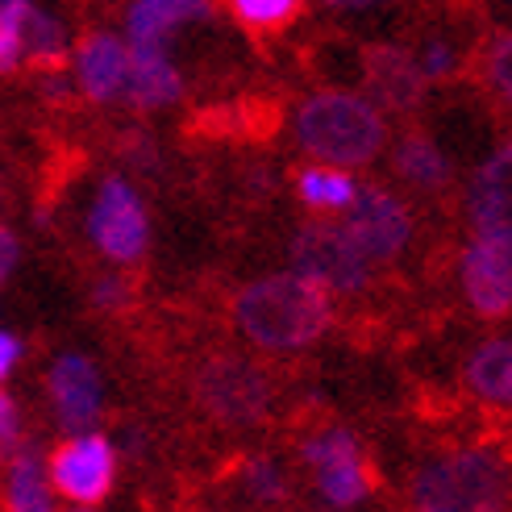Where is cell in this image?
Masks as SVG:
<instances>
[{
    "instance_id": "cell-19",
    "label": "cell",
    "mask_w": 512,
    "mask_h": 512,
    "mask_svg": "<svg viewBox=\"0 0 512 512\" xmlns=\"http://www.w3.org/2000/svg\"><path fill=\"white\" fill-rule=\"evenodd\" d=\"M5 496H9V512H55V504H50V479L30 450H21L9 463Z\"/></svg>"
},
{
    "instance_id": "cell-29",
    "label": "cell",
    "mask_w": 512,
    "mask_h": 512,
    "mask_svg": "<svg viewBox=\"0 0 512 512\" xmlns=\"http://www.w3.org/2000/svg\"><path fill=\"white\" fill-rule=\"evenodd\" d=\"M17 358H21V342H17L13 334H5V329H0V383H5V379L13 375Z\"/></svg>"
},
{
    "instance_id": "cell-15",
    "label": "cell",
    "mask_w": 512,
    "mask_h": 512,
    "mask_svg": "<svg viewBox=\"0 0 512 512\" xmlns=\"http://www.w3.org/2000/svg\"><path fill=\"white\" fill-rule=\"evenodd\" d=\"M179 96V71L167 55V46H130V80H125V100L134 109L150 113L163 109Z\"/></svg>"
},
{
    "instance_id": "cell-8",
    "label": "cell",
    "mask_w": 512,
    "mask_h": 512,
    "mask_svg": "<svg viewBox=\"0 0 512 512\" xmlns=\"http://www.w3.org/2000/svg\"><path fill=\"white\" fill-rule=\"evenodd\" d=\"M338 225L346 229V238L358 246V254H363L371 267L400 259V250L413 238V213H408L404 200H396L388 188H358L354 204Z\"/></svg>"
},
{
    "instance_id": "cell-20",
    "label": "cell",
    "mask_w": 512,
    "mask_h": 512,
    "mask_svg": "<svg viewBox=\"0 0 512 512\" xmlns=\"http://www.w3.org/2000/svg\"><path fill=\"white\" fill-rule=\"evenodd\" d=\"M21 50H25V59L38 63V67H59L63 55H67V30H63V21L50 17L46 9L25 5V17H21Z\"/></svg>"
},
{
    "instance_id": "cell-18",
    "label": "cell",
    "mask_w": 512,
    "mask_h": 512,
    "mask_svg": "<svg viewBox=\"0 0 512 512\" xmlns=\"http://www.w3.org/2000/svg\"><path fill=\"white\" fill-rule=\"evenodd\" d=\"M392 167L421 192H438L450 184V159L442 155V146L425 134H404L392 150Z\"/></svg>"
},
{
    "instance_id": "cell-11",
    "label": "cell",
    "mask_w": 512,
    "mask_h": 512,
    "mask_svg": "<svg viewBox=\"0 0 512 512\" xmlns=\"http://www.w3.org/2000/svg\"><path fill=\"white\" fill-rule=\"evenodd\" d=\"M467 209H471L475 238L512 246V142L500 146L496 155L475 171L471 192H467Z\"/></svg>"
},
{
    "instance_id": "cell-10",
    "label": "cell",
    "mask_w": 512,
    "mask_h": 512,
    "mask_svg": "<svg viewBox=\"0 0 512 512\" xmlns=\"http://www.w3.org/2000/svg\"><path fill=\"white\" fill-rule=\"evenodd\" d=\"M463 292L479 317H508L512 313V246L475 238L463 254Z\"/></svg>"
},
{
    "instance_id": "cell-17",
    "label": "cell",
    "mask_w": 512,
    "mask_h": 512,
    "mask_svg": "<svg viewBox=\"0 0 512 512\" xmlns=\"http://www.w3.org/2000/svg\"><path fill=\"white\" fill-rule=\"evenodd\" d=\"M467 388L488 400V404H504L512 408V338H496L483 342L463 367Z\"/></svg>"
},
{
    "instance_id": "cell-7",
    "label": "cell",
    "mask_w": 512,
    "mask_h": 512,
    "mask_svg": "<svg viewBox=\"0 0 512 512\" xmlns=\"http://www.w3.org/2000/svg\"><path fill=\"white\" fill-rule=\"evenodd\" d=\"M196 392L204 400V408L225 421V425H250L267 413L271 404V383L267 375L246 363V358H234V354H221V358H209L200 367V379H196Z\"/></svg>"
},
{
    "instance_id": "cell-1",
    "label": "cell",
    "mask_w": 512,
    "mask_h": 512,
    "mask_svg": "<svg viewBox=\"0 0 512 512\" xmlns=\"http://www.w3.org/2000/svg\"><path fill=\"white\" fill-rule=\"evenodd\" d=\"M238 329L263 350L288 354L313 346L334 321V296L296 271L263 275L234 296Z\"/></svg>"
},
{
    "instance_id": "cell-22",
    "label": "cell",
    "mask_w": 512,
    "mask_h": 512,
    "mask_svg": "<svg viewBox=\"0 0 512 512\" xmlns=\"http://www.w3.org/2000/svg\"><path fill=\"white\" fill-rule=\"evenodd\" d=\"M296 13H300L296 0H238L234 5V17L242 25H250V30H263V34L284 30L288 21H296Z\"/></svg>"
},
{
    "instance_id": "cell-14",
    "label": "cell",
    "mask_w": 512,
    "mask_h": 512,
    "mask_svg": "<svg viewBox=\"0 0 512 512\" xmlns=\"http://www.w3.org/2000/svg\"><path fill=\"white\" fill-rule=\"evenodd\" d=\"M363 67H367V84H371L379 105H388L396 113H408V109L421 105L425 75H421L417 59L408 55V50H400V46H371Z\"/></svg>"
},
{
    "instance_id": "cell-28",
    "label": "cell",
    "mask_w": 512,
    "mask_h": 512,
    "mask_svg": "<svg viewBox=\"0 0 512 512\" xmlns=\"http://www.w3.org/2000/svg\"><path fill=\"white\" fill-rule=\"evenodd\" d=\"M92 300L100 304V309L117 313V309H125V304H130V288H125V279H100V284L92 288Z\"/></svg>"
},
{
    "instance_id": "cell-23",
    "label": "cell",
    "mask_w": 512,
    "mask_h": 512,
    "mask_svg": "<svg viewBox=\"0 0 512 512\" xmlns=\"http://www.w3.org/2000/svg\"><path fill=\"white\" fill-rule=\"evenodd\" d=\"M246 492L254 500H263V504L284 500L288 479H284V471H279V463H271V458H254V463L246 467Z\"/></svg>"
},
{
    "instance_id": "cell-12",
    "label": "cell",
    "mask_w": 512,
    "mask_h": 512,
    "mask_svg": "<svg viewBox=\"0 0 512 512\" xmlns=\"http://www.w3.org/2000/svg\"><path fill=\"white\" fill-rule=\"evenodd\" d=\"M46 392H50V404H55V417L75 433V438H84V433L96 425V417H100V371H96L92 358L63 354L46 375Z\"/></svg>"
},
{
    "instance_id": "cell-24",
    "label": "cell",
    "mask_w": 512,
    "mask_h": 512,
    "mask_svg": "<svg viewBox=\"0 0 512 512\" xmlns=\"http://www.w3.org/2000/svg\"><path fill=\"white\" fill-rule=\"evenodd\" d=\"M21 17H25L21 0L0 5V71H13L25 59V50H21Z\"/></svg>"
},
{
    "instance_id": "cell-2",
    "label": "cell",
    "mask_w": 512,
    "mask_h": 512,
    "mask_svg": "<svg viewBox=\"0 0 512 512\" xmlns=\"http://www.w3.org/2000/svg\"><path fill=\"white\" fill-rule=\"evenodd\" d=\"M413 512H512V471L479 446L446 450L413 475Z\"/></svg>"
},
{
    "instance_id": "cell-9",
    "label": "cell",
    "mask_w": 512,
    "mask_h": 512,
    "mask_svg": "<svg viewBox=\"0 0 512 512\" xmlns=\"http://www.w3.org/2000/svg\"><path fill=\"white\" fill-rule=\"evenodd\" d=\"M117 475V454L105 433H84V438H67L55 454H50L46 479L59 496H67L71 504H100L113 488Z\"/></svg>"
},
{
    "instance_id": "cell-5",
    "label": "cell",
    "mask_w": 512,
    "mask_h": 512,
    "mask_svg": "<svg viewBox=\"0 0 512 512\" xmlns=\"http://www.w3.org/2000/svg\"><path fill=\"white\" fill-rule=\"evenodd\" d=\"M88 234H92V246L113 263H138L146 254V242H150L146 209L121 175L100 179L88 209Z\"/></svg>"
},
{
    "instance_id": "cell-30",
    "label": "cell",
    "mask_w": 512,
    "mask_h": 512,
    "mask_svg": "<svg viewBox=\"0 0 512 512\" xmlns=\"http://www.w3.org/2000/svg\"><path fill=\"white\" fill-rule=\"evenodd\" d=\"M17 267V238L9 234L5 225H0V284L9 279V271Z\"/></svg>"
},
{
    "instance_id": "cell-13",
    "label": "cell",
    "mask_w": 512,
    "mask_h": 512,
    "mask_svg": "<svg viewBox=\"0 0 512 512\" xmlns=\"http://www.w3.org/2000/svg\"><path fill=\"white\" fill-rule=\"evenodd\" d=\"M75 80H80L84 96L105 105V100L125 96V80H130V46L109 30H88L75 46Z\"/></svg>"
},
{
    "instance_id": "cell-21",
    "label": "cell",
    "mask_w": 512,
    "mask_h": 512,
    "mask_svg": "<svg viewBox=\"0 0 512 512\" xmlns=\"http://www.w3.org/2000/svg\"><path fill=\"white\" fill-rule=\"evenodd\" d=\"M296 192H300V200L309 204V209H321V213H329V209H350L354 204V196H358V184L346 175V171H338V167H304L300 175H296Z\"/></svg>"
},
{
    "instance_id": "cell-16",
    "label": "cell",
    "mask_w": 512,
    "mask_h": 512,
    "mask_svg": "<svg viewBox=\"0 0 512 512\" xmlns=\"http://www.w3.org/2000/svg\"><path fill=\"white\" fill-rule=\"evenodd\" d=\"M209 13V5H184V0H138L125 13V30H130V46H167L179 21H200Z\"/></svg>"
},
{
    "instance_id": "cell-4",
    "label": "cell",
    "mask_w": 512,
    "mask_h": 512,
    "mask_svg": "<svg viewBox=\"0 0 512 512\" xmlns=\"http://www.w3.org/2000/svg\"><path fill=\"white\" fill-rule=\"evenodd\" d=\"M292 271L313 279L329 296H354L371 284V263L334 221H309L292 238Z\"/></svg>"
},
{
    "instance_id": "cell-27",
    "label": "cell",
    "mask_w": 512,
    "mask_h": 512,
    "mask_svg": "<svg viewBox=\"0 0 512 512\" xmlns=\"http://www.w3.org/2000/svg\"><path fill=\"white\" fill-rule=\"evenodd\" d=\"M417 67H421L425 80H446V75H454V67H458V55H454V46H450V42H438V38H433V42H425Z\"/></svg>"
},
{
    "instance_id": "cell-3",
    "label": "cell",
    "mask_w": 512,
    "mask_h": 512,
    "mask_svg": "<svg viewBox=\"0 0 512 512\" xmlns=\"http://www.w3.org/2000/svg\"><path fill=\"white\" fill-rule=\"evenodd\" d=\"M296 138L321 167H363L388 142V121L354 92H313L296 109Z\"/></svg>"
},
{
    "instance_id": "cell-6",
    "label": "cell",
    "mask_w": 512,
    "mask_h": 512,
    "mask_svg": "<svg viewBox=\"0 0 512 512\" xmlns=\"http://www.w3.org/2000/svg\"><path fill=\"white\" fill-rule=\"evenodd\" d=\"M304 463L313 467L317 492L329 508H354L371 488L375 471L363 458V446L350 429H321L304 442Z\"/></svg>"
},
{
    "instance_id": "cell-25",
    "label": "cell",
    "mask_w": 512,
    "mask_h": 512,
    "mask_svg": "<svg viewBox=\"0 0 512 512\" xmlns=\"http://www.w3.org/2000/svg\"><path fill=\"white\" fill-rule=\"evenodd\" d=\"M483 75H488V84L496 96H504L512 105V34L496 38L492 50H488V63H483Z\"/></svg>"
},
{
    "instance_id": "cell-26",
    "label": "cell",
    "mask_w": 512,
    "mask_h": 512,
    "mask_svg": "<svg viewBox=\"0 0 512 512\" xmlns=\"http://www.w3.org/2000/svg\"><path fill=\"white\" fill-rule=\"evenodd\" d=\"M21 454V413L9 392H0V463H13Z\"/></svg>"
}]
</instances>
